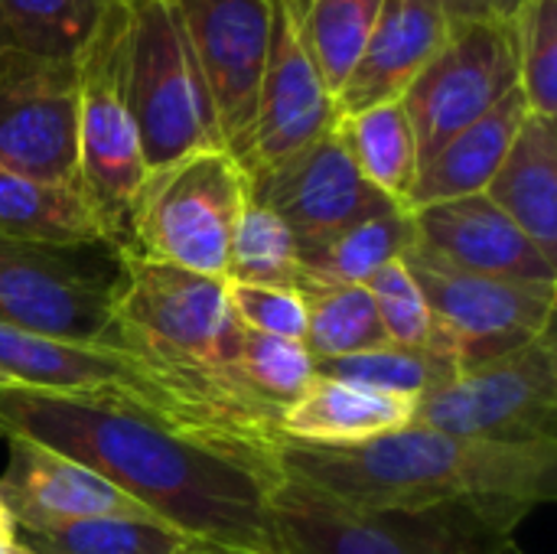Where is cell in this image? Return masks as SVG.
Returning <instances> with one entry per match:
<instances>
[{
    "mask_svg": "<svg viewBox=\"0 0 557 554\" xmlns=\"http://www.w3.org/2000/svg\"><path fill=\"white\" fill-rule=\"evenodd\" d=\"M0 438L46 444L222 554H277L268 500L281 464L170 428L121 398L0 389Z\"/></svg>",
    "mask_w": 557,
    "mask_h": 554,
    "instance_id": "obj_1",
    "label": "cell"
},
{
    "mask_svg": "<svg viewBox=\"0 0 557 554\" xmlns=\"http://www.w3.org/2000/svg\"><path fill=\"white\" fill-rule=\"evenodd\" d=\"M111 349L127 353L170 405L183 434L277 460V415L261 408L238 366L242 323L225 281L117 251Z\"/></svg>",
    "mask_w": 557,
    "mask_h": 554,
    "instance_id": "obj_2",
    "label": "cell"
},
{
    "mask_svg": "<svg viewBox=\"0 0 557 554\" xmlns=\"http://www.w3.org/2000/svg\"><path fill=\"white\" fill-rule=\"evenodd\" d=\"M284 477L369 509H421L460 500H557V441L493 444L408 424L352 447H307L284 441Z\"/></svg>",
    "mask_w": 557,
    "mask_h": 554,
    "instance_id": "obj_3",
    "label": "cell"
},
{
    "mask_svg": "<svg viewBox=\"0 0 557 554\" xmlns=\"http://www.w3.org/2000/svg\"><path fill=\"white\" fill-rule=\"evenodd\" d=\"M277 554H506L532 513L512 500L369 509L281 477L268 500Z\"/></svg>",
    "mask_w": 557,
    "mask_h": 554,
    "instance_id": "obj_4",
    "label": "cell"
},
{
    "mask_svg": "<svg viewBox=\"0 0 557 554\" xmlns=\"http://www.w3.org/2000/svg\"><path fill=\"white\" fill-rule=\"evenodd\" d=\"M127 0H111L78 56V193L111 248H127L147 180L127 108Z\"/></svg>",
    "mask_w": 557,
    "mask_h": 554,
    "instance_id": "obj_5",
    "label": "cell"
},
{
    "mask_svg": "<svg viewBox=\"0 0 557 554\" xmlns=\"http://www.w3.org/2000/svg\"><path fill=\"white\" fill-rule=\"evenodd\" d=\"M248 199V173L228 150L189 153L147 173L121 251L225 281L232 232Z\"/></svg>",
    "mask_w": 557,
    "mask_h": 554,
    "instance_id": "obj_6",
    "label": "cell"
},
{
    "mask_svg": "<svg viewBox=\"0 0 557 554\" xmlns=\"http://www.w3.org/2000/svg\"><path fill=\"white\" fill-rule=\"evenodd\" d=\"M127 108L147 173L225 150L196 52L163 0H127Z\"/></svg>",
    "mask_w": 557,
    "mask_h": 554,
    "instance_id": "obj_7",
    "label": "cell"
},
{
    "mask_svg": "<svg viewBox=\"0 0 557 554\" xmlns=\"http://www.w3.org/2000/svg\"><path fill=\"white\" fill-rule=\"evenodd\" d=\"M117 271L111 245H46L0 232V323L111 346Z\"/></svg>",
    "mask_w": 557,
    "mask_h": 554,
    "instance_id": "obj_8",
    "label": "cell"
},
{
    "mask_svg": "<svg viewBox=\"0 0 557 554\" xmlns=\"http://www.w3.org/2000/svg\"><path fill=\"white\" fill-rule=\"evenodd\" d=\"M405 264L431 310L428 349L441 353L457 372L509 356L555 330L557 284L454 271L414 248L405 251Z\"/></svg>",
    "mask_w": 557,
    "mask_h": 554,
    "instance_id": "obj_9",
    "label": "cell"
},
{
    "mask_svg": "<svg viewBox=\"0 0 557 554\" xmlns=\"http://www.w3.org/2000/svg\"><path fill=\"white\" fill-rule=\"evenodd\" d=\"M411 424L493 444L557 441L555 330L414 402Z\"/></svg>",
    "mask_w": 557,
    "mask_h": 554,
    "instance_id": "obj_10",
    "label": "cell"
},
{
    "mask_svg": "<svg viewBox=\"0 0 557 554\" xmlns=\"http://www.w3.org/2000/svg\"><path fill=\"white\" fill-rule=\"evenodd\" d=\"M519 88L512 20H450L437 56L401 95L421 167Z\"/></svg>",
    "mask_w": 557,
    "mask_h": 554,
    "instance_id": "obj_11",
    "label": "cell"
},
{
    "mask_svg": "<svg viewBox=\"0 0 557 554\" xmlns=\"http://www.w3.org/2000/svg\"><path fill=\"white\" fill-rule=\"evenodd\" d=\"M0 167L78 189V59L0 52Z\"/></svg>",
    "mask_w": 557,
    "mask_h": 554,
    "instance_id": "obj_12",
    "label": "cell"
},
{
    "mask_svg": "<svg viewBox=\"0 0 557 554\" xmlns=\"http://www.w3.org/2000/svg\"><path fill=\"white\" fill-rule=\"evenodd\" d=\"M248 183L251 202L271 209L290 229L300 258L372 216L405 209L359 173L336 127L284 163L251 173Z\"/></svg>",
    "mask_w": 557,
    "mask_h": 554,
    "instance_id": "obj_13",
    "label": "cell"
},
{
    "mask_svg": "<svg viewBox=\"0 0 557 554\" xmlns=\"http://www.w3.org/2000/svg\"><path fill=\"white\" fill-rule=\"evenodd\" d=\"M336 124H339L336 98L317 75L300 42L290 3L271 0V36H268V59L258 85L255 118L242 147L232 157L251 176L300 153L304 147L330 134Z\"/></svg>",
    "mask_w": 557,
    "mask_h": 554,
    "instance_id": "obj_14",
    "label": "cell"
},
{
    "mask_svg": "<svg viewBox=\"0 0 557 554\" xmlns=\"http://www.w3.org/2000/svg\"><path fill=\"white\" fill-rule=\"evenodd\" d=\"M180 20L209 98L215 108L219 134L235 153L251 127L258 85L268 59L271 0H163Z\"/></svg>",
    "mask_w": 557,
    "mask_h": 554,
    "instance_id": "obj_15",
    "label": "cell"
},
{
    "mask_svg": "<svg viewBox=\"0 0 557 554\" xmlns=\"http://www.w3.org/2000/svg\"><path fill=\"white\" fill-rule=\"evenodd\" d=\"M0 376L10 385L36 392L121 398L170 424V405L160 389L127 353L111 346L55 340L0 323Z\"/></svg>",
    "mask_w": 557,
    "mask_h": 554,
    "instance_id": "obj_16",
    "label": "cell"
},
{
    "mask_svg": "<svg viewBox=\"0 0 557 554\" xmlns=\"http://www.w3.org/2000/svg\"><path fill=\"white\" fill-rule=\"evenodd\" d=\"M411 219V248L428 261L483 278L557 284V264L522 235V229L486 193L414 209Z\"/></svg>",
    "mask_w": 557,
    "mask_h": 554,
    "instance_id": "obj_17",
    "label": "cell"
},
{
    "mask_svg": "<svg viewBox=\"0 0 557 554\" xmlns=\"http://www.w3.org/2000/svg\"><path fill=\"white\" fill-rule=\"evenodd\" d=\"M3 441L10 451L0 477V496L13 513L20 532L55 529L65 522L98 519V516L157 519L153 513H147L140 503H134L127 493L111 487L85 464L26 438H3Z\"/></svg>",
    "mask_w": 557,
    "mask_h": 554,
    "instance_id": "obj_18",
    "label": "cell"
},
{
    "mask_svg": "<svg viewBox=\"0 0 557 554\" xmlns=\"http://www.w3.org/2000/svg\"><path fill=\"white\" fill-rule=\"evenodd\" d=\"M447 29L450 20L434 0H385L356 69L336 95L339 118L398 101L437 56Z\"/></svg>",
    "mask_w": 557,
    "mask_h": 554,
    "instance_id": "obj_19",
    "label": "cell"
},
{
    "mask_svg": "<svg viewBox=\"0 0 557 554\" xmlns=\"http://www.w3.org/2000/svg\"><path fill=\"white\" fill-rule=\"evenodd\" d=\"M411 415V398L317 376L313 385L281 411L277 431L290 444L352 447L408 428Z\"/></svg>",
    "mask_w": 557,
    "mask_h": 554,
    "instance_id": "obj_20",
    "label": "cell"
},
{
    "mask_svg": "<svg viewBox=\"0 0 557 554\" xmlns=\"http://www.w3.org/2000/svg\"><path fill=\"white\" fill-rule=\"evenodd\" d=\"M529 114V101L519 88H512L493 111H486L480 121L454 134L421 170L408 193L405 209H424L434 202L460 199L486 193L490 180L503 167L522 121Z\"/></svg>",
    "mask_w": 557,
    "mask_h": 554,
    "instance_id": "obj_21",
    "label": "cell"
},
{
    "mask_svg": "<svg viewBox=\"0 0 557 554\" xmlns=\"http://www.w3.org/2000/svg\"><path fill=\"white\" fill-rule=\"evenodd\" d=\"M486 196L557 264V118L525 114Z\"/></svg>",
    "mask_w": 557,
    "mask_h": 554,
    "instance_id": "obj_22",
    "label": "cell"
},
{
    "mask_svg": "<svg viewBox=\"0 0 557 554\" xmlns=\"http://www.w3.org/2000/svg\"><path fill=\"white\" fill-rule=\"evenodd\" d=\"M359 173L392 202L405 206L418 180V140L408 111L398 101H382L356 114H343L336 124Z\"/></svg>",
    "mask_w": 557,
    "mask_h": 554,
    "instance_id": "obj_23",
    "label": "cell"
},
{
    "mask_svg": "<svg viewBox=\"0 0 557 554\" xmlns=\"http://www.w3.org/2000/svg\"><path fill=\"white\" fill-rule=\"evenodd\" d=\"M414 245V219L408 209H392L382 216H372L343 235H336L320 251L300 258V278L297 291H320V287H346V284H366L379 268L388 261L405 258V251Z\"/></svg>",
    "mask_w": 557,
    "mask_h": 554,
    "instance_id": "obj_24",
    "label": "cell"
},
{
    "mask_svg": "<svg viewBox=\"0 0 557 554\" xmlns=\"http://www.w3.org/2000/svg\"><path fill=\"white\" fill-rule=\"evenodd\" d=\"M0 232L46 245H104L82 193L0 167Z\"/></svg>",
    "mask_w": 557,
    "mask_h": 554,
    "instance_id": "obj_25",
    "label": "cell"
},
{
    "mask_svg": "<svg viewBox=\"0 0 557 554\" xmlns=\"http://www.w3.org/2000/svg\"><path fill=\"white\" fill-rule=\"evenodd\" d=\"M300 42L336 98L356 69L385 0H287Z\"/></svg>",
    "mask_w": 557,
    "mask_h": 554,
    "instance_id": "obj_26",
    "label": "cell"
},
{
    "mask_svg": "<svg viewBox=\"0 0 557 554\" xmlns=\"http://www.w3.org/2000/svg\"><path fill=\"white\" fill-rule=\"evenodd\" d=\"M20 542L36 554H176L193 545L189 535L160 519L131 516H98L20 532Z\"/></svg>",
    "mask_w": 557,
    "mask_h": 554,
    "instance_id": "obj_27",
    "label": "cell"
},
{
    "mask_svg": "<svg viewBox=\"0 0 557 554\" xmlns=\"http://www.w3.org/2000/svg\"><path fill=\"white\" fill-rule=\"evenodd\" d=\"M304 300H307L304 346L317 362L392 346L379 320V310L372 304V294L362 284L307 291Z\"/></svg>",
    "mask_w": 557,
    "mask_h": 554,
    "instance_id": "obj_28",
    "label": "cell"
},
{
    "mask_svg": "<svg viewBox=\"0 0 557 554\" xmlns=\"http://www.w3.org/2000/svg\"><path fill=\"white\" fill-rule=\"evenodd\" d=\"M111 0H0L16 49L42 59H78Z\"/></svg>",
    "mask_w": 557,
    "mask_h": 554,
    "instance_id": "obj_29",
    "label": "cell"
},
{
    "mask_svg": "<svg viewBox=\"0 0 557 554\" xmlns=\"http://www.w3.org/2000/svg\"><path fill=\"white\" fill-rule=\"evenodd\" d=\"M317 376L366 385L375 392L401 395V398H424L434 389L447 385L457 369L434 349H405V346H382L372 353L339 356V359H320Z\"/></svg>",
    "mask_w": 557,
    "mask_h": 554,
    "instance_id": "obj_30",
    "label": "cell"
},
{
    "mask_svg": "<svg viewBox=\"0 0 557 554\" xmlns=\"http://www.w3.org/2000/svg\"><path fill=\"white\" fill-rule=\"evenodd\" d=\"M297 278H300V255L290 229L271 209L248 199L232 232L225 281L297 291Z\"/></svg>",
    "mask_w": 557,
    "mask_h": 554,
    "instance_id": "obj_31",
    "label": "cell"
},
{
    "mask_svg": "<svg viewBox=\"0 0 557 554\" xmlns=\"http://www.w3.org/2000/svg\"><path fill=\"white\" fill-rule=\"evenodd\" d=\"M238 366L251 398L277 418L317 379V359L304 343L264 336L245 327L238 343Z\"/></svg>",
    "mask_w": 557,
    "mask_h": 554,
    "instance_id": "obj_32",
    "label": "cell"
},
{
    "mask_svg": "<svg viewBox=\"0 0 557 554\" xmlns=\"http://www.w3.org/2000/svg\"><path fill=\"white\" fill-rule=\"evenodd\" d=\"M519 91L532 114L557 118V0H525L512 16Z\"/></svg>",
    "mask_w": 557,
    "mask_h": 554,
    "instance_id": "obj_33",
    "label": "cell"
},
{
    "mask_svg": "<svg viewBox=\"0 0 557 554\" xmlns=\"http://www.w3.org/2000/svg\"><path fill=\"white\" fill-rule=\"evenodd\" d=\"M362 287L372 294V304L379 310V320H382L392 346L428 349L431 310H428V300H424L418 281L411 278L405 258L388 261L385 268H379Z\"/></svg>",
    "mask_w": 557,
    "mask_h": 554,
    "instance_id": "obj_34",
    "label": "cell"
},
{
    "mask_svg": "<svg viewBox=\"0 0 557 554\" xmlns=\"http://www.w3.org/2000/svg\"><path fill=\"white\" fill-rule=\"evenodd\" d=\"M228 307L245 330L304 343L307 340V300L294 287H268V284H228Z\"/></svg>",
    "mask_w": 557,
    "mask_h": 554,
    "instance_id": "obj_35",
    "label": "cell"
},
{
    "mask_svg": "<svg viewBox=\"0 0 557 554\" xmlns=\"http://www.w3.org/2000/svg\"><path fill=\"white\" fill-rule=\"evenodd\" d=\"M447 20H512L525 0H434Z\"/></svg>",
    "mask_w": 557,
    "mask_h": 554,
    "instance_id": "obj_36",
    "label": "cell"
},
{
    "mask_svg": "<svg viewBox=\"0 0 557 554\" xmlns=\"http://www.w3.org/2000/svg\"><path fill=\"white\" fill-rule=\"evenodd\" d=\"M7 542H20V526H16L13 513L7 509V503L0 496V545H7Z\"/></svg>",
    "mask_w": 557,
    "mask_h": 554,
    "instance_id": "obj_37",
    "label": "cell"
},
{
    "mask_svg": "<svg viewBox=\"0 0 557 554\" xmlns=\"http://www.w3.org/2000/svg\"><path fill=\"white\" fill-rule=\"evenodd\" d=\"M0 554H36V552H29L23 542H7V545H0Z\"/></svg>",
    "mask_w": 557,
    "mask_h": 554,
    "instance_id": "obj_38",
    "label": "cell"
},
{
    "mask_svg": "<svg viewBox=\"0 0 557 554\" xmlns=\"http://www.w3.org/2000/svg\"><path fill=\"white\" fill-rule=\"evenodd\" d=\"M7 46H13V39H10V29H7V23H3V16H0V52H3Z\"/></svg>",
    "mask_w": 557,
    "mask_h": 554,
    "instance_id": "obj_39",
    "label": "cell"
},
{
    "mask_svg": "<svg viewBox=\"0 0 557 554\" xmlns=\"http://www.w3.org/2000/svg\"><path fill=\"white\" fill-rule=\"evenodd\" d=\"M176 554H222V552H212V549H206V545H199V542H193L189 549H183V552Z\"/></svg>",
    "mask_w": 557,
    "mask_h": 554,
    "instance_id": "obj_40",
    "label": "cell"
},
{
    "mask_svg": "<svg viewBox=\"0 0 557 554\" xmlns=\"http://www.w3.org/2000/svg\"><path fill=\"white\" fill-rule=\"evenodd\" d=\"M3 385H10V382H7V379H3V376H0V389H3Z\"/></svg>",
    "mask_w": 557,
    "mask_h": 554,
    "instance_id": "obj_41",
    "label": "cell"
}]
</instances>
